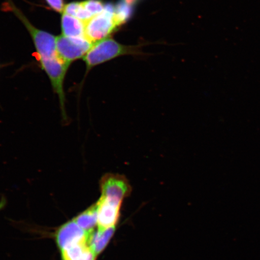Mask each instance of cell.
<instances>
[{
    "mask_svg": "<svg viewBox=\"0 0 260 260\" xmlns=\"http://www.w3.org/2000/svg\"><path fill=\"white\" fill-rule=\"evenodd\" d=\"M93 44L85 37L70 38L61 35L56 38L57 53L61 59L70 64L85 56Z\"/></svg>",
    "mask_w": 260,
    "mask_h": 260,
    "instance_id": "277c9868",
    "label": "cell"
},
{
    "mask_svg": "<svg viewBox=\"0 0 260 260\" xmlns=\"http://www.w3.org/2000/svg\"><path fill=\"white\" fill-rule=\"evenodd\" d=\"M92 232H86L73 219L58 228L55 233V240L61 251L78 244L89 243V237Z\"/></svg>",
    "mask_w": 260,
    "mask_h": 260,
    "instance_id": "8992f818",
    "label": "cell"
},
{
    "mask_svg": "<svg viewBox=\"0 0 260 260\" xmlns=\"http://www.w3.org/2000/svg\"><path fill=\"white\" fill-rule=\"evenodd\" d=\"M125 19V15H121V9L116 10L112 5H106L103 12L85 22L84 37L92 44L109 38Z\"/></svg>",
    "mask_w": 260,
    "mask_h": 260,
    "instance_id": "6da1fadb",
    "label": "cell"
},
{
    "mask_svg": "<svg viewBox=\"0 0 260 260\" xmlns=\"http://www.w3.org/2000/svg\"><path fill=\"white\" fill-rule=\"evenodd\" d=\"M9 6L14 14L20 19L30 34L37 50L38 60L44 59L57 56L56 38L47 31L40 30L32 25L25 16L14 4L9 2Z\"/></svg>",
    "mask_w": 260,
    "mask_h": 260,
    "instance_id": "3957f363",
    "label": "cell"
},
{
    "mask_svg": "<svg viewBox=\"0 0 260 260\" xmlns=\"http://www.w3.org/2000/svg\"><path fill=\"white\" fill-rule=\"evenodd\" d=\"M96 256L95 253L90 249V247H88L80 254L68 260H96Z\"/></svg>",
    "mask_w": 260,
    "mask_h": 260,
    "instance_id": "4fadbf2b",
    "label": "cell"
},
{
    "mask_svg": "<svg viewBox=\"0 0 260 260\" xmlns=\"http://www.w3.org/2000/svg\"><path fill=\"white\" fill-rule=\"evenodd\" d=\"M64 14L74 16L80 20L86 22L93 17L84 8L82 2H74L64 6Z\"/></svg>",
    "mask_w": 260,
    "mask_h": 260,
    "instance_id": "8fae6325",
    "label": "cell"
},
{
    "mask_svg": "<svg viewBox=\"0 0 260 260\" xmlns=\"http://www.w3.org/2000/svg\"><path fill=\"white\" fill-rule=\"evenodd\" d=\"M78 225L88 233L93 232V229L97 225L98 206L96 203L88 209L84 211L74 219Z\"/></svg>",
    "mask_w": 260,
    "mask_h": 260,
    "instance_id": "30bf717a",
    "label": "cell"
},
{
    "mask_svg": "<svg viewBox=\"0 0 260 260\" xmlns=\"http://www.w3.org/2000/svg\"><path fill=\"white\" fill-rule=\"evenodd\" d=\"M115 232V226L106 229H98L91 233L89 246L92 252L98 256L105 249Z\"/></svg>",
    "mask_w": 260,
    "mask_h": 260,
    "instance_id": "ba28073f",
    "label": "cell"
},
{
    "mask_svg": "<svg viewBox=\"0 0 260 260\" xmlns=\"http://www.w3.org/2000/svg\"><path fill=\"white\" fill-rule=\"evenodd\" d=\"M61 27L64 37L70 38L84 37L85 22L64 13L61 16Z\"/></svg>",
    "mask_w": 260,
    "mask_h": 260,
    "instance_id": "9c48e42d",
    "label": "cell"
},
{
    "mask_svg": "<svg viewBox=\"0 0 260 260\" xmlns=\"http://www.w3.org/2000/svg\"><path fill=\"white\" fill-rule=\"evenodd\" d=\"M101 197L122 203L132 193L131 184L125 175L107 174L100 182Z\"/></svg>",
    "mask_w": 260,
    "mask_h": 260,
    "instance_id": "5b68a950",
    "label": "cell"
},
{
    "mask_svg": "<svg viewBox=\"0 0 260 260\" xmlns=\"http://www.w3.org/2000/svg\"><path fill=\"white\" fill-rule=\"evenodd\" d=\"M98 206V229L116 226L120 217L122 203L100 197Z\"/></svg>",
    "mask_w": 260,
    "mask_h": 260,
    "instance_id": "52a82bcc",
    "label": "cell"
},
{
    "mask_svg": "<svg viewBox=\"0 0 260 260\" xmlns=\"http://www.w3.org/2000/svg\"><path fill=\"white\" fill-rule=\"evenodd\" d=\"M141 54L139 47L127 46L111 38H107L94 43L83 58L87 71L100 64L123 55Z\"/></svg>",
    "mask_w": 260,
    "mask_h": 260,
    "instance_id": "7a4b0ae2",
    "label": "cell"
},
{
    "mask_svg": "<svg viewBox=\"0 0 260 260\" xmlns=\"http://www.w3.org/2000/svg\"><path fill=\"white\" fill-rule=\"evenodd\" d=\"M6 201L5 199H2L1 201H0V210L3 209V208L5 206Z\"/></svg>",
    "mask_w": 260,
    "mask_h": 260,
    "instance_id": "9a60e30c",
    "label": "cell"
},
{
    "mask_svg": "<svg viewBox=\"0 0 260 260\" xmlns=\"http://www.w3.org/2000/svg\"><path fill=\"white\" fill-rule=\"evenodd\" d=\"M84 8L92 16L104 11L105 5L101 0H84L82 2Z\"/></svg>",
    "mask_w": 260,
    "mask_h": 260,
    "instance_id": "7c38bea8",
    "label": "cell"
},
{
    "mask_svg": "<svg viewBox=\"0 0 260 260\" xmlns=\"http://www.w3.org/2000/svg\"><path fill=\"white\" fill-rule=\"evenodd\" d=\"M50 7L58 13H62L64 11V0H45Z\"/></svg>",
    "mask_w": 260,
    "mask_h": 260,
    "instance_id": "5bb4252c",
    "label": "cell"
}]
</instances>
